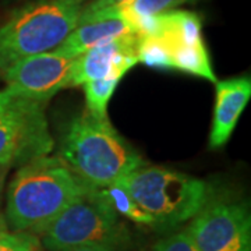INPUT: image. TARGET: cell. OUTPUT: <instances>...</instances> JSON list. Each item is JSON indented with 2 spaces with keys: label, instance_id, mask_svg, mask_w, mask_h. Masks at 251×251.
<instances>
[{
  "label": "cell",
  "instance_id": "obj_19",
  "mask_svg": "<svg viewBox=\"0 0 251 251\" xmlns=\"http://www.w3.org/2000/svg\"><path fill=\"white\" fill-rule=\"evenodd\" d=\"M64 251H119V247H112V246H84V247H75V249H70V250Z\"/></svg>",
  "mask_w": 251,
  "mask_h": 251
},
{
  "label": "cell",
  "instance_id": "obj_5",
  "mask_svg": "<svg viewBox=\"0 0 251 251\" xmlns=\"http://www.w3.org/2000/svg\"><path fill=\"white\" fill-rule=\"evenodd\" d=\"M81 10L66 0H38L17 10L0 27V72L59 48L77 27Z\"/></svg>",
  "mask_w": 251,
  "mask_h": 251
},
{
  "label": "cell",
  "instance_id": "obj_15",
  "mask_svg": "<svg viewBox=\"0 0 251 251\" xmlns=\"http://www.w3.org/2000/svg\"><path fill=\"white\" fill-rule=\"evenodd\" d=\"M108 196L110 204L113 205L117 214H122L133 222L152 227V219L140 209V206L134 202V200L128 194L122 183H116L108 188H103Z\"/></svg>",
  "mask_w": 251,
  "mask_h": 251
},
{
  "label": "cell",
  "instance_id": "obj_16",
  "mask_svg": "<svg viewBox=\"0 0 251 251\" xmlns=\"http://www.w3.org/2000/svg\"><path fill=\"white\" fill-rule=\"evenodd\" d=\"M0 251H44V246L29 232H0Z\"/></svg>",
  "mask_w": 251,
  "mask_h": 251
},
{
  "label": "cell",
  "instance_id": "obj_8",
  "mask_svg": "<svg viewBox=\"0 0 251 251\" xmlns=\"http://www.w3.org/2000/svg\"><path fill=\"white\" fill-rule=\"evenodd\" d=\"M201 251H251V218L243 202L209 197L184 230Z\"/></svg>",
  "mask_w": 251,
  "mask_h": 251
},
{
  "label": "cell",
  "instance_id": "obj_17",
  "mask_svg": "<svg viewBox=\"0 0 251 251\" xmlns=\"http://www.w3.org/2000/svg\"><path fill=\"white\" fill-rule=\"evenodd\" d=\"M152 251H201L186 232L172 234L153 246Z\"/></svg>",
  "mask_w": 251,
  "mask_h": 251
},
{
  "label": "cell",
  "instance_id": "obj_7",
  "mask_svg": "<svg viewBox=\"0 0 251 251\" xmlns=\"http://www.w3.org/2000/svg\"><path fill=\"white\" fill-rule=\"evenodd\" d=\"M54 141L49 131L45 103L0 91V166L24 165L49 155Z\"/></svg>",
  "mask_w": 251,
  "mask_h": 251
},
{
  "label": "cell",
  "instance_id": "obj_10",
  "mask_svg": "<svg viewBox=\"0 0 251 251\" xmlns=\"http://www.w3.org/2000/svg\"><path fill=\"white\" fill-rule=\"evenodd\" d=\"M138 63V34L120 36L108 44L95 46L84 52L73 63L69 87L100 78L122 80Z\"/></svg>",
  "mask_w": 251,
  "mask_h": 251
},
{
  "label": "cell",
  "instance_id": "obj_6",
  "mask_svg": "<svg viewBox=\"0 0 251 251\" xmlns=\"http://www.w3.org/2000/svg\"><path fill=\"white\" fill-rule=\"evenodd\" d=\"M49 251L84 246L120 247L127 239L103 188L87 187L38 234Z\"/></svg>",
  "mask_w": 251,
  "mask_h": 251
},
{
  "label": "cell",
  "instance_id": "obj_9",
  "mask_svg": "<svg viewBox=\"0 0 251 251\" xmlns=\"http://www.w3.org/2000/svg\"><path fill=\"white\" fill-rule=\"evenodd\" d=\"M74 60L75 57L57 49L24 57L1 72L6 90L21 98L45 103L70 85Z\"/></svg>",
  "mask_w": 251,
  "mask_h": 251
},
{
  "label": "cell",
  "instance_id": "obj_12",
  "mask_svg": "<svg viewBox=\"0 0 251 251\" xmlns=\"http://www.w3.org/2000/svg\"><path fill=\"white\" fill-rule=\"evenodd\" d=\"M215 109L209 133V148L224 147L251 98V78L237 77L215 82Z\"/></svg>",
  "mask_w": 251,
  "mask_h": 251
},
{
  "label": "cell",
  "instance_id": "obj_18",
  "mask_svg": "<svg viewBox=\"0 0 251 251\" xmlns=\"http://www.w3.org/2000/svg\"><path fill=\"white\" fill-rule=\"evenodd\" d=\"M126 1H128V0H94L85 9L81 10V13L82 14H90V13H95V11H99V10L109 9V7H113V6H117V4H122V3H126Z\"/></svg>",
  "mask_w": 251,
  "mask_h": 251
},
{
  "label": "cell",
  "instance_id": "obj_20",
  "mask_svg": "<svg viewBox=\"0 0 251 251\" xmlns=\"http://www.w3.org/2000/svg\"><path fill=\"white\" fill-rule=\"evenodd\" d=\"M9 169L7 166H0V198H1V193L4 188V183H6V177L9 175Z\"/></svg>",
  "mask_w": 251,
  "mask_h": 251
},
{
  "label": "cell",
  "instance_id": "obj_2",
  "mask_svg": "<svg viewBox=\"0 0 251 251\" xmlns=\"http://www.w3.org/2000/svg\"><path fill=\"white\" fill-rule=\"evenodd\" d=\"M85 188L59 156H38L21 165L10 181L7 222L14 230L38 236Z\"/></svg>",
  "mask_w": 251,
  "mask_h": 251
},
{
  "label": "cell",
  "instance_id": "obj_13",
  "mask_svg": "<svg viewBox=\"0 0 251 251\" xmlns=\"http://www.w3.org/2000/svg\"><path fill=\"white\" fill-rule=\"evenodd\" d=\"M194 0H128L126 3L117 4L113 9L122 17H125L128 23L133 24L138 34V24L147 18L155 17L163 13L177 9L181 4H186Z\"/></svg>",
  "mask_w": 251,
  "mask_h": 251
},
{
  "label": "cell",
  "instance_id": "obj_14",
  "mask_svg": "<svg viewBox=\"0 0 251 251\" xmlns=\"http://www.w3.org/2000/svg\"><path fill=\"white\" fill-rule=\"evenodd\" d=\"M119 78H100L82 84L87 110L97 116H108V105L116 91Z\"/></svg>",
  "mask_w": 251,
  "mask_h": 251
},
{
  "label": "cell",
  "instance_id": "obj_4",
  "mask_svg": "<svg viewBox=\"0 0 251 251\" xmlns=\"http://www.w3.org/2000/svg\"><path fill=\"white\" fill-rule=\"evenodd\" d=\"M119 183L152 219L155 229H172L193 219L211 193L197 177L144 163Z\"/></svg>",
  "mask_w": 251,
  "mask_h": 251
},
{
  "label": "cell",
  "instance_id": "obj_3",
  "mask_svg": "<svg viewBox=\"0 0 251 251\" xmlns=\"http://www.w3.org/2000/svg\"><path fill=\"white\" fill-rule=\"evenodd\" d=\"M138 63L218 81L202 39L201 20L186 10H172L138 24Z\"/></svg>",
  "mask_w": 251,
  "mask_h": 251
},
{
  "label": "cell",
  "instance_id": "obj_11",
  "mask_svg": "<svg viewBox=\"0 0 251 251\" xmlns=\"http://www.w3.org/2000/svg\"><path fill=\"white\" fill-rule=\"evenodd\" d=\"M128 34H137L135 28L113 9L99 10L90 14L81 13L77 27L56 49L70 57H78L95 46Z\"/></svg>",
  "mask_w": 251,
  "mask_h": 251
},
{
  "label": "cell",
  "instance_id": "obj_21",
  "mask_svg": "<svg viewBox=\"0 0 251 251\" xmlns=\"http://www.w3.org/2000/svg\"><path fill=\"white\" fill-rule=\"evenodd\" d=\"M66 1H69V3H73V4H81L84 0H66Z\"/></svg>",
  "mask_w": 251,
  "mask_h": 251
},
{
  "label": "cell",
  "instance_id": "obj_1",
  "mask_svg": "<svg viewBox=\"0 0 251 251\" xmlns=\"http://www.w3.org/2000/svg\"><path fill=\"white\" fill-rule=\"evenodd\" d=\"M87 187L108 188L144 162L109 122L87 109L70 120L57 155Z\"/></svg>",
  "mask_w": 251,
  "mask_h": 251
}]
</instances>
